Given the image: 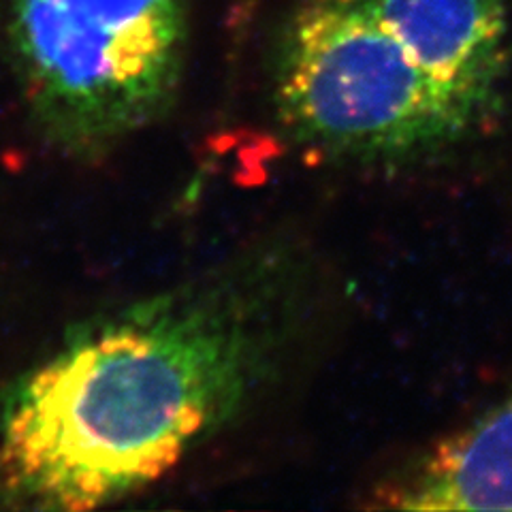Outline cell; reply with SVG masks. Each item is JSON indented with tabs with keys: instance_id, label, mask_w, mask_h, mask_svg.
<instances>
[{
	"instance_id": "obj_1",
	"label": "cell",
	"mask_w": 512,
	"mask_h": 512,
	"mask_svg": "<svg viewBox=\"0 0 512 512\" xmlns=\"http://www.w3.org/2000/svg\"><path fill=\"white\" fill-rule=\"evenodd\" d=\"M254 288L171 291L99 318L0 414V493L92 510L163 478L244 406L276 355Z\"/></svg>"
},
{
	"instance_id": "obj_2",
	"label": "cell",
	"mask_w": 512,
	"mask_h": 512,
	"mask_svg": "<svg viewBox=\"0 0 512 512\" xmlns=\"http://www.w3.org/2000/svg\"><path fill=\"white\" fill-rule=\"evenodd\" d=\"M9 35L35 116L77 152L111 146L171 103L188 0H13Z\"/></svg>"
},
{
	"instance_id": "obj_3",
	"label": "cell",
	"mask_w": 512,
	"mask_h": 512,
	"mask_svg": "<svg viewBox=\"0 0 512 512\" xmlns=\"http://www.w3.org/2000/svg\"><path fill=\"white\" fill-rule=\"evenodd\" d=\"M282 120L314 146L406 158L474 122L359 0H301L276 56Z\"/></svg>"
},
{
	"instance_id": "obj_4",
	"label": "cell",
	"mask_w": 512,
	"mask_h": 512,
	"mask_svg": "<svg viewBox=\"0 0 512 512\" xmlns=\"http://www.w3.org/2000/svg\"><path fill=\"white\" fill-rule=\"evenodd\" d=\"M466 111L485 114L506 58L504 0H359Z\"/></svg>"
},
{
	"instance_id": "obj_5",
	"label": "cell",
	"mask_w": 512,
	"mask_h": 512,
	"mask_svg": "<svg viewBox=\"0 0 512 512\" xmlns=\"http://www.w3.org/2000/svg\"><path fill=\"white\" fill-rule=\"evenodd\" d=\"M382 508L512 510V395L378 491Z\"/></svg>"
}]
</instances>
